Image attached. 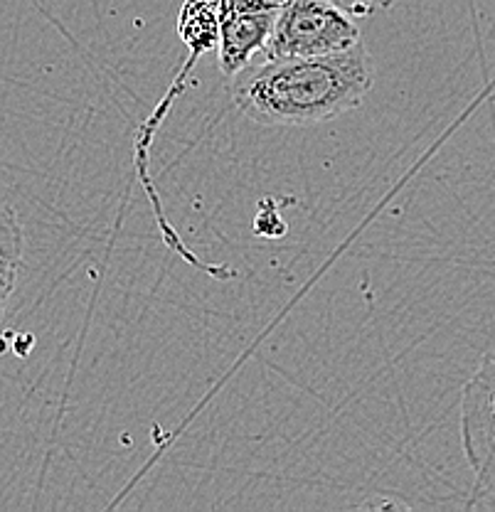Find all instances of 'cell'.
I'll return each mask as SVG.
<instances>
[{
  "label": "cell",
  "mask_w": 495,
  "mask_h": 512,
  "mask_svg": "<svg viewBox=\"0 0 495 512\" xmlns=\"http://www.w3.org/2000/svg\"><path fill=\"white\" fill-rule=\"evenodd\" d=\"M375 84L363 42L316 57L249 64L232 77L239 114L262 126H316L358 109Z\"/></svg>",
  "instance_id": "1"
},
{
  "label": "cell",
  "mask_w": 495,
  "mask_h": 512,
  "mask_svg": "<svg viewBox=\"0 0 495 512\" xmlns=\"http://www.w3.org/2000/svg\"><path fill=\"white\" fill-rule=\"evenodd\" d=\"M355 18L328 0H284L264 47V60L316 57L358 45Z\"/></svg>",
  "instance_id": "2"
},
{
  "label": "cell",
  "mask_w": 495,
  "mask_h": 512,
  "mask_svg": "<svg viewBox=\"0 0 495 512\" xmlns=\"http://www.w3.org/2000/svg\"><path fill=\"white\" fill-rule=\"evenodd\" d=\"M461 444L473 471V498L495 503V350L463 387Z\"/></svg>",
  "instance_id": "3"
},
{
  "label": "cell",
  "mask_w": 495,
  "mask_h": 512,
  "mask_svg": "<svg viewBox=\"0 0 495 512\" xmlns=\"http://www.w3.org/2000/svg\"><path fill=\"white\" fill-rule=\"evenodd\" d=\"M276 0H227L217 40V64L227 79L252 64L269 42L274 28Z\"/></svg>",
  "instance_id": "4"
},
{
  "label": "cell",
  "mask_w": 495,
  "mask_h": 512,
  "mask_svg": "<svg viewBox=\"0 0 495 512\" xmlns=\"http://www.w3.org/2000/svg\"><path fill=\"white\" fill-rule=\"evenodd\" d=\"M225 3L227 0H185L180 8L178 35L195 60H200L205 52L217 50Z\"/></svg>",
  "instance_id": "5"
},
{
  "label": "cell",
  "mask_w": 495,
  "mask_h": 512,
  "mask_svg": "<svg viewBox=\"0 0 495 512\" xmlns=\"http://www.w3.org/2000/svg\"><path fill=\"white\" fill-rule=\"evenodd\" d=\"M23 227L18 215L0 202V259L23 261Z\"/></svg>",
  "instance_id": "6"
},
{
  "label": "cell",
  "mask_w": 495,
  "mask_h": 512,
  "mask_svg": "<svg viewBox=\"0 0 495 512\" xmlns=\"http://www.w3.org/2000/svg\"><path fill=\"white\" fill-rule=\"evenodd\" d=\"M20 264H23V261L0 259V320H3V313L5 308H8L10 296H13L15 288H18Z\"/></svg>",
  "instance_id": "7"
},
{
  "label": "cell",
  "mask_w": 495,
  "mask_h": 512,
  "mask_svg": "<svg viewBox=\"0 0 495 512\" xmlns=\"http://www.w3.org/2000/svg\"><path fill=\"white\" fill-rule=\"evenodd\" d=\"M328 3L338 5V8L345 10L350 18H365V15L377 13V10L392 8L395 0H328Z\"/></svg>",
  "instance_id": "8"
},
{
  "label": "cell",
  "mask_w": 495,
  "mask_h": 512,
  "mask_svg": "<svg viewBox=\"0 0 495 512\" xmlns=\"http://www.w3.org/2000/svg\"><path fill=\"white\" fill-rule=\"evenodd\" d=\"M276 3H284V0H276Z\"/></svg>",
  "instance_id": "9"
}]
</instances>
